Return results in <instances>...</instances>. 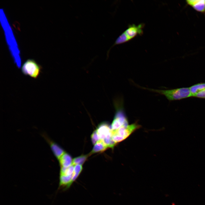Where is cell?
<instances>
[{
  "mask_svg": "<svg viewBox=\"0 0 205 205\" xmlns=\"http://www.w3.org/2000/svg\"><path fill=\"white\" fill-rule=\"evenodd\" d=\"M142 88L163 95L170 101L179 100L192 97V95L188 87L168 90L155 89L145 87Z\"/></svg>",
  "mask_w": 205,
  "mask_h": 205,
  "instance_id": "obj_1",
  "label": "cell"
},
{
  "mask_svg": "<svg viewBox=\"0 0 205 205\" xmlns=\"http://www.w3.org/2000/svg\"><path fill=\"white\" fill-rule=\"evenodd\" d=\"M136 123L122 126L115 130H112V138L116 144L127 138L135 130L139 128Z\"/></svg>",
  "mask_w": 205,
  "mask_h": 205,
  "instance_id": "obj_2",
  "label": "cell"
},
{
  "mask_svg": "<svg viewBox=\"0 0 205 205\" xmlns=\"http://www.w3.org/2000/svg\"><path fill=\"white\" fill-rule=\"evenodd\" d=\"M117 104L115 107L116 112L111 124V129L115 130L120 127L128 125V121L123 109V102H121Z\"/></svg>",
  "mask_w": 205,
  "mask_h": 205,
  "instance_id": "obj_3",
  "label": "cell"
},
{
  "mask_svg": "<svg viewBox=\"0 0 205 205\" xmlns=\"http://www.w3.org/2000/svg\"><path fill=\"white\" fill-rule=\"evenodd\" d=\"M42 69L41 66L34 60L28 59L23 63L21 71L25 75L36 79L40 75Z\"/></svg>",
  "mask_w": 205,
  "mask_h": 205,
  "instance_id": "obj_4",
  "label": "cell"
},
{
  "mask_svg": "<svg viewBox=\"0 0 205 205\" xmlns=\"http://www.w3.org/2000/svg\"><path fill=\"white\" fill-rule=\"evenodd\" d=\"M144 25V23H141L138 25H130L124 32L130 41L137 36L141 35L143 34V29Z\"/></svg>",
  "mask_w": 205,
  "mask_h": 205,
  "instance_id": "obj_5",
  "label": "cell"
},
{
  "mask_svg": "<svg viewBox=\"0 0 205 205\" xmlns=\"http://www.w3.org/2000/svg\"><path fill=\"white\" fill-rule=\"evenodd\" d=\"M186 2L197 11L205 14V0H187Z\"/></svg>",
  "mask_w": 205,
  "mask_h": 205,
  "instance_id": "obj_6",
  "label": "cell"
},
{
  "mask_svg": "<svg viewBox=\"0 0 205 205\" xmlns=\"http://www.w3.org/2000/svg\"><path fill=\"white\" fill-rule=\"evenodd\" d=\"M100 140H102L108 135L112 134V130L107 123H101L96 130Z\"/></svg>",
  "mask_w": 205,
  "mask_h": 205,
  "instance_id": "obj_7",
  "label": "cell"
},
{
  "mask_svg": "<svg viewBox=\"0 0 205 205\" xmlns=\"http://www.w3.org/2000/svg\"><path fill=\"white\" fill-rule=\"evenodd\" d=\"M50 144V147L55 157L58 159L65 153L64 150L57 144L51 141H50L48 139H47Z\"/></svg>",
  "mask_w": 205,
  "mask_h": 205,
  "instance_id": "obj_8",
  "label": "cell"
},
{
  "mask_svg": "<svg viewBox=\"0 0 205 205\" xmlns=\"http://www.w3.org/2000/svg\"><path fill=\"white\" fill-rule=\"evenodd\" d=\"M60 167H67L72 165L73 160L71 156L65 153L59 159Z\"/></svg>",
  "mask_w": 205,
  "mask_h": 205,
  "instance_id": "obj_9",
  "label": "cell"
},
{
  "mask_svg": "<svg viewBox=\"0 0 205 205\" xmlns=\"http://www.w3.org/2000/svg\"><path fill=\"white\" fill-rule=\"evenodd\" d=\"M108 148L102 141L100 140L95 144L93 148L90 153V154L103 152Z\"/></svg>",
  "mask_w": 205,
  "mask_h": 205,
  "instance_id": "obj_10",
  "label": "cell"
},
{
  "mask_svg": "<svg viewBox=\"0 0 205 205\" xmlns=\"http://www.w3.org/2000/svg\"><path fill=\"white\" fill-rule=\"evenodd\" d=\"M189 89L192 97L199 91L205 89V83H201L192 85Z\"/></svg>",
  "mask_w": 205,
  "mask_h": 205,
  "instance_id": "obj_11",
  "label": "cell"
},
{
  "mask_svg": "<svg viewBox=\"0 0 205 205\" xmlns=\"http://www.w3.org/2000/svg\"><path fill=\"white\" fill-rule=\"evenodd\" d=\"M83 169L82 165H77L74 166V171L72 177V181L73 182L78 178L82 171Z\"/></svg>",
  "mask_w": 205,
  "mask_h": 205,
  "instance_id": "obj_12",
  "label": "cell"
},
{
  "mask_svg": "<svg viewBox=\"0 0 205 205\" xmlns=\"http://www.w3.org/2000/svg\"><path fill=\"white\" fill-rule=\"evenodd\" d=\"M88 156L87 155H81L74 158L73 160L72 165H82L85 161Z\"/></svg>",
  "mask_w": 205,
  "mask_h": 205,
  "instance_id": "obj_13",
  "label": "cell"
},
{
  "mask_svg": "<svg viewBox=\"0 0 205 205\" xmlns=\"http://www.w3.org/2000/svg\"><path fill=\"white\" fill-rule=\"evenodd\" d=\"M91 139L92 142L94 144H95L97 142L100 140V138L96 130L94 131L92 134Z\"/></svg>",
  "mask_w": 205,
  "mask_h": 205,
  "instance_id": "obj_14",
  "label": "cell"
},
{
  "mask_svg": "<svg viewBox=\"0 0 205 205\" xmlns=\"http://www.w3.org/2000/svg\"><path fill=\"white\" fill-rule=\"evenodd\" d=\"M193 97L200 98L205 99V89L198 92Z\"/></svg>",
  "mask_w": 205,
  "mask_h": 205,
  "instance_id": "obj_15",
  "label": "cell"
}]
</instances>
